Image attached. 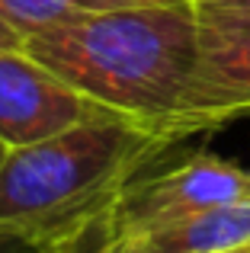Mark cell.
Segmentation results:
<instances>
[{"label": "cell", "mask_w": 250, "mask_h": 253, "mask_svg": "<svg viewBox=\"0 0 250 253\" xmlns=\"http://www.w3.org/2000/svg\"><path fill=\"white\" fill-rule=\"evenodd\" d=\"M241 199H250V170L215 154H193L189 161L164 173L131 179L113 209L106 241L161 228L202 209L241 202Z\"/></svg>", "instance_id": "277c9868"}, {"label": "cell", "mask_w": 250, "mask_h": 253, "mask_svg": "<svg viewBox=\"0 0 250 253\" xmlns=\"http://www.w3.org/2000/svg\"><path fill=\"white\" fill-rule=\"evenodd\" d=\"M23 48L93 106L164 138L193 77L196 6L189 0L93 10L26 36Z\"/></svg>", "instance_id": "7a4b0ae2"}, {"label": "cell", "mask_w": 250, "mask_h": 253, "mask_svg": "<svg viewBox=\"0 0 250 253\" xmlns=\"http://www.w3.org/2000/svg\"><path fill=\"white\" fill-rule=\"evenodd\" d=\"M164 148L154 128L113 112L10 148L0 164V237L39 253H93L122 189Z\"/></svg>", "instance_id": "6da1fadb"}, {"label": "cell", "mask_w": 250, "mask_h": 253, "mask_svg": "<svg viewBox=\"0 0 250 253\" xmlns=\"http://www.w3.org/2000/svg\"><path fill=\"white\" fill-rule=\"evenodd\" d=\"M206 3H221V6H238V10H250V0H206Z\"/></svg>", "instance_id": "ba28073f"}, {"label": "cell", "mask_w": 250, "mask_h": 253, "mask_svg": "<svg viewBox=\"0 0 250 253\" xmlns=\"http://www.w3.org/2000/svg\"><path fill=\"white\" fill-rule=\"evenodd\" d=\"M119 3H189V0H119Z\"/></svg>", "instance_id": "9c48e42d"}, {"label": "cell", "mask_w": 250, "mask_h": 253, "mask_svg": "<svg viewBox=\"0 0 250 253\" xmlns=\"http://www.w3.org/2000/svg\"><path fill=\"white\" fill-rule=\"evenodd\" d=\"M106 116L26 48H0V141L6 148L45 141L77 122Z\"/></svg>", "instance_id": "5b68a950"}, {"label": "cell", "mask_w": 250, "mask_h": 253, "mask_svg": "<svg viewBox=\"0 0 250 253\" xmlns=\"http://www.w3.org/2000/svg\"><path fill=\"white\" fill-rule=\"evenodd\" d=\"M23 32H16L6 19H0V48H23Z\"/></svg>", "instance_id": "52a82bcc"}, {"label": "cell", "mask_w": 250, "mask_h": 253, "mask_svg": "<svg viewBox=\"0 0 250 253\" xmlns=\"http://www.w3.org/2000/svg\"><path fill=\"white\" fill-rule=\"evenodd\" d=\"M196 64L173 119L164 128L170 144L250 116V10L193 0Z\"/></svg>", "instance_id": "3957f363"}, {"label": "cell", "mask_w": 250, "mask_h": 253, "mask_svg": "<svg viewBox=\"0 0 250 253\" xmlns=\"http://www.w3.org/2000/svg\"><path fill=\"white\" fill-rule=\"evenodd\" d=\"M109 6H125V3H119V0H0V19H6L26 39L32 32L61 26L68 19L93 10H109Z\"/></svg>", "instance_id": "8992f818"}, {"label": "cell", "mask_w": 250, "mask_h": 253, "mask_svg": "<svg viewBox=\"0 0 250 253\" xmlns=\"http://www.w3.org/2000/svg\"><path fill=\"white\" fill-rule=\"evenodd\" d=\"M241 253H250V244H247V247H244V250H241Z\"/></svg>", "instance_id": "8fae6325"}, {"label": "cell", "mask_w": 250, "mask_h": 253, "mask_svg": "<svg viewBox=\"0 0 250 253\" xmlns=\"http://www.w3.org/2000/svg\"><path fill=\"white\" fill-rule=\"evenodd\" d=\"M6 151H10V148H6V144H3V141H0V164H3V157H6Z\"/></svg>", "instance_id": "30bf717a"}, {"label": "cell", "mask_w": 250, "mask_h": 253, "mask_svg": "<svg viewBox=\"0 0 250 253\" xmlns=\"http://www.w3.org/2000/svg\"><path fill=\"white\" fill-rule=\"evenodd\" d=\"M241 250H244V247H241ZM241 250H234V253H241Z\"/></svg>", "instance_id": "7c38bea8"}]
</instances>
